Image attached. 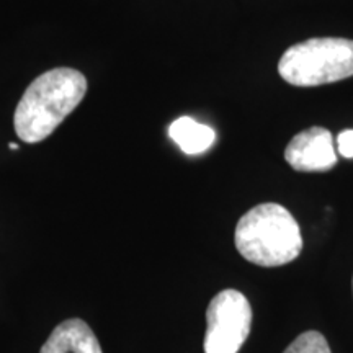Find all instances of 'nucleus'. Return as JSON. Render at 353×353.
<instances>
[{
    "label": "nucleus",
    "instance_id": "nucleus-1",
    "mask_svg": "<svg viewBox=\"0 0 353 353\" xmlns=\"http://www.w3.org/2000/svg\"><path fill=\"white\" fill-rule=\"evenodd\" d=\"M87 92L82 72L57 68L34 79L21 97L13 117L17 136L28 144L41 143L81 103Z\"/></svg>",
    "mask_w": 353,
    "mask_h": 353
},
{
    "label": "nucleus",
    "instance_id": "nucleus-2",
    "mask_svg": "<svg viewBox=\"0 0 353 353\" xmlns=\"http://www.w3.org/2000/svg\"><path fill=\"white\" fill-rule=\"evenodd\" d=\"M237 250L250 263L281 267L303 250L298 221L276 203H263L242 216L234 232Z\"/></svg>",
    "mask_w": 353,
    "mask_h": 353
},
{
    "label": "nucleus",
    "instance_id": "nucleus-3",
    "mask_svg": "<svg viewBox=\"0 0 353 353\" xmlns=\"http://www.w3.org/2000/svg\"><path fill=\"white\" fill-rule=\"evenodd\" d=\"M278 74L291 85L317 87L353 76V41L311 38L293 44L278 63Z\"/></svg>",
    "mask_w": 353,
    "mask_h": 353
},
{
    "label": "nucleus",
    "instance_id": "nucleus-4",
    "mask_svg": "<svg viewBox=\"0 0 353 353\" xmlns=\"http://www.w3.org/2000/svg\"><path fill=\"white\" fill-rule=\"evenodd\" d=\"M252 307L241 291L223 290L206 309L205 353H237L250 334Z\"/></svg>",
    "mask_w": 353,
    "mask_h": 353
},
{
    "label": "nucleus",
    "instance_id": "nucleus-5",
    "mask_svg": "<svg viewBox=\"0 0 353 353\" xmlns=\"http://www.w3.org/2000/svg\"><path fill=\"white\" fill-rule=\"evenodd\" d=\"M286 162L298 172H327L337 164L332 132L312 126L294 136L286 145Z\"/></svg>",
    "mask_w": 353,
    "mask_h": 353
},
{
    "label": "nucleus",
    "instance_id": "nucleus-6",
    "mask_svg": "<svg viewBox=\"0 0 353 353\" xmlns=\"http://www.w3.org/2000/svg\"><path fill=\"white\" fill-rule=\"evenodd\" d=\"M39 353H103L94 330L81 319L64 321L52 330Z\"/></svg>",
    "mask_w": 353,
    "mask_h": 353
},
{
    "label": "nucleus",
    "instance_id": "nucleus-7",
    "mask_svg": "<svg viewBox=\"0 0 353 353\" xmlns=\"http://www.w3.org/2000/svg\"><path fill=\"white\" fill-rule=\"evenodd\" d=\"M170 138L185 154H201L213 145L214 131L210 126L201 125L190 117L175 120L169 128Z\"/></svg>",
    "mask_w": 353,
    "mask_h": 353
},
{
    "label": "nucleus",
    "instance_id": "nucleus-8",
    "mask_svg": "<svg viewBox=\"0 0 353 353\" xmlns=\"http://www.w3.org/2000/svg\"><path fill=\"white\" fill-rule=\"evenodd\" d=\"M283 353H330V348L321 332L307 330V332L298 335Z\"/></svg>",
    "mask_w": 353,
    "mask_h": 353
},
{
    "label": "nucleus",
    "instance_id": "nucleus-9",
    "mask_svg": "<svg viewBox=\"0 0 353 353\" xmlns=\"http://www.w3.org/2000/svg\"><path fill=\"white\" fill-rule=\"evenodd\" d=\"M337 149L342 157H353V130H345L337 136Z\"/></svg>",
    "mask_w": 353,
    "mask_h": 353
},
{
    "label": "nucleus",
    "instance_id": "nucleus-10",
    "mask_svg": "<svg viewBox=\"0 0 353 353\" xmlns=\"http://www.w3.org/2000/svg\"><path fill=\"white\" fill-rule=\"evenodd\" d=\"M8 148H10V149H19V144H17V143H10V144H8Z\"/></svg>",
    "mask_w": 353,
    "mask_h": 353
},
{
    "label": "nucleus",
    "instance_id": "nucleus-11",
    "mask_svg": "<svg viewBox=\"0 0 353 353\" xmlns=\"http://www.w3.org/2000/svg\"><path fill=\"white\" fill-rule=\"evenodd\" d=\"M352 285H353V281H352Z\"/></svg>",
    "mask_w": 353,
    "mask_h": 353
}]
</instances>
